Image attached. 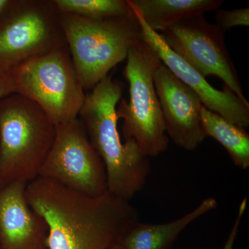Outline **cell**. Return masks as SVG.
<instances>
[{
    "mask_svg": "<svg viewBox=\"0 0 249 249\" xmlns=\"http://www.w3.org/2000/svg\"><path fill=\"white\" fill-rule=\"evenodd\" d=\"M26 196L48 224L47 249H111L139 221L129 201L109 192L89 196L37 177L28 183Z\"/></svg>",
    "mask_w": 249,
    "mask_h": 249,
    "instance_id": "cell-1",
    "label": "cell"
},
{
    "mask_svg": "<svg viewBox=\"0 0 249 249\" xmlns=\"http://www.w3.org/2000/svg\"><path fill=\"white\" fill-rule=\"evenodd\" d=\"M124 88L108 75L86 93L78 118L106 166L108 192L130 201L145 186L151 166L133 140L121 141L116 107Z\"/></svg>",
    "mask_w": 249,
    "mask_h": 249,
    "instance_id": "cell-2",
    "label": "cell"
},
{
    "mask_svg": "<svg viewBox=\"0 0 249 249\" xmlns=\"http://www.w3.org/2000/svg\"><path fill=\"white\" fill-rule=\"evenodd\" d=\"M59 21L77 76L85 90L92 89L114 67L126 60L129 49L142 37L136 15L93 19L59 14Z\"/></svg>",
    "mask_w": 249,
    "mask_h": 249,
    "instance_id": "cell-3",
    "label": "cell"
},
{
    "mask_svg": "<svg viewBox=\"0 0 249 249\" xmlns=\"http://www.w3.org/2000/svg\"><path fill=\"white\" fill-rule=\"evenodd\" d=\"M55 125L43 109L18 93L0 100V177L29 183L53 145Z\"/></svg>",
    "mask_w": 249,
    "mask_h": 249,
    "instance_id": "cell-4",
    "label": "cell"
},
{
    "mask_svg": "<svg viewBox=\"0 0 249 249\" xmlns=\"http://www.w3.org/2000/svg\"><path fill=\"white\" fill-rule=\"evenodd\" d=\"M126 60L124 76L129 83V99L121 98L116 117L123 120L124 140H133L145 157H157L169 144L155 85L162 62L142 37L129 49Z\"/></svg>",
    "mask_w": 249,
    "mask_h": 249,
    "instance_id": "cell-5",
    "label": "cell"
},
{
    "mask_svg": "<svg viewBox=\"0 0 249 249\" xmlns=\"http://www.w3.org/2000/svg\"><path fill=\"white\" fill-rule=\"evenodd\" d=\"M12 73L16 93L38 105L55 125L78 117L86 93L67 45L25 62Z\"/></svg>",
    "mask_w": 249,
    "mask_h": 249,
    "instance_id": "cell-6",
    "label": "cell"
},
{
    "mask_svg": "<svg viewBox=\"0 0 249 249\" xmlns=\"http://www.w3.org/2000/svg\"><path fill=\"white\" fill-rule=\"evenodd\" d=\"M65 45L53 0H11L0 16V73Z\"/></svg>",
    "mask_w": 249,
    "mask_h": 249,
    "instance_id": "cell-7",
    "label": "cell"
},
{
    "mask_svg": "<svg viewBox=\"0 0 249 249\" xmlns=\"http://www.w3.org/2000/svg\"><path fill=\"white\" fill-rule=\"evenodd\" d=\"M38 177L89 196L108 192L106 166L79 118L55 125L53 145Z\"/></svg>",
    "mask_w": 249,
    "mask_h": 249,
    "instance_id": "cell-8",
    "label": "cell"
},
{
    "mask_svg": "<svg viewBox=\"0 0 249 249\" xmlns=\"http://www.w3.org/2000/svg\"><path fill=\"white\" fill-rule=\"evenodd\" d=\"M165 44L205 78L216 76L246 103L242 84L228 52L224 32L204 15L178 22L160 34Z\"/></svg>",
    "mask_w": 249,
    "mask_h": 249,
    "instance_id": "cell-9",
    "label": "cell"
},
{
    "mask_svg": "<svg viewBox=\"0 0 249 249\" xmlns=\"http://www.w3.org/2000/svg\"><path fill=\"white\" fill-rule=\"evenodd\" d=\"M155 85L168 138L184 150H196L206 137L200 98L163 63L156 71Z\"/></svg>",
    "mask_w": 249,
    "mask_h": 249,
    "instance_id": "cell-10",
    "label": "cell"
},
{
    "mask_svg": "<svg viewBox=\"0 0 249 249\" xmlns=\"http://www.w3.org/2000/svg\"><path fill=\"white\" fill-rule=\"evenodd\" d=\"M134 13L141 25L142 38L158 54L162 63L198 95L203 106L241 128H248L249 103L241 100L225 85L222 90L214 88L199 72L173 52L160 34L150 29L142 18Z\"/></svg>",
    "mask_w": 249,
    "mask_h": 249,
    "instance_id": "cell-11",
    "label": "cell"
},
{
    "mask_svg": "<svg viewBox=\"0 0 249 249\" xmlns=\"http://www.w3.org/2000/svg\"><path fill=\"white\" fill-rule=\"evenodd\" d=\"M27 184L0 186V249H47L48 224L28 203Z\"/></svg>",
    "mask_w": 249,
    "mask_h": 249,
    "instance_id": "cell-12",
    "label": "cell"
},
{
    "mask_svg": "<svg viewBox=\"0 0 249 249\" xmlns=\"http://www.w3.org/2000/svg\"><path fill=\"white\" fill-rule=\"evenodd\" d=\"M217 206V200L210 197L189 213L172 222L155 224L139 221L129 228L119 244L124 249H169L186 228Z\"/></svg>",
    "mask_w": 249,
    "mask_h": 249,
    "instance_id": "cell-13",
    "label": "cell"
},
{
    "mask_svg": "<svg viewBox=\"0 0 249 249\" xmlns=\"http://www.w3.org/2000/svg\"><path fill=\"white\" fill-rule=\"evenodd\" d=\"M147 27L162 34L178 22L219 9L222 0H127Z\"/></svg>",
    "mask_w": 249,
    "mask_h": 249,
    "instance_id": "cell-14",
    "label": "cell"
},
{
    "mask_svg": "<svg viewBox=\"0 0 249 249\" xmlns=\"http://www.w3.org/2000/svg\"><path fill=\"white\" fill-rule=\"evenodd\" d=\"M201 120L206 137L219 142L227 150L236 166L242 170L248 169L249 135L245 129L206 109L204 106L201 109Z\"/></svg>",
    "mask_w": 249,
    "mask_h": 249,
    "instance_id": "cell-15",
    "label": "cell"
},
{
    "mask_svg": "<svg viewBox=\"0 0 249 249\" xmlns=\"http://www.w3.org/2000/svg\"><path fill=\"white\" fill-rule=\"evenodd\" d=\"M59 14L76 15L93 19L133 17L127 0H53Z\"/></svg>",
    "mask_w": 249,
    "mask_h": 249,
    "instance_id": "cell-16",
    "label": "cell"
},
{
    "mask_svg": "<svg viewBox=\"0 0 249 249\" xmlns=\"http://www.w3.org/2000/svg\"><path fill=\"white\" fill-rule=\"evenodd\" d=\"M217 25L223 31L235 27H249V9H237L232 11L217 10Z\"/></svg>",
    "mask_w": 249,
    "mask_h": 249,
    "instance_id": "cell-17",
    "label": "cell"
},
{
    "mask_svg": "<svg viewBox=\"0 0 249 249\" xmlns=\"http://www.w3.org/2000/svg\"><path fill=\"white\" fill-rule=\"evenodd\" d=\"M247 198L242 200V202L239 207L238 213H237V217H236L235 222H234L233 226H232L230 234L225 245L222 249H233L234 245H235L236 239H237V234H238L239 229L240 227L241 221L242 218L243 217L244 213H245L246 209H247Z\"/></svg>",
    "mask_w": 249,
    "mask_h": 249,
    "instance_id": "cell-18",
    "label": "cell"
},
{
    "mask_svg": "<svg viewBox=\"0 0 249 249\" xmlns=\"http://www.w3.org/2000/svg\"><path fill=\"white\" fill-rule=\"evenodd\" d=\"M14 93L16 88L12 72L0 73V100Z\"/></svg>",
    "mask_w": 249,
    "mask_h": 249,
    "instance_id": "cell-19",
    "label": "cell"
},
{
    "mask_svg": "<svg viewBox=\"0 0 249 249\" xmlns=\"http://www.w3.org/2000/svg\"><path fill=\"white\" fill-rule=\"evenodd\" d=\"M11 2V0H0V16Z\"/></svg>",
    "mask_w": 249,
    "mask_h": 249,
    "instance_id": "cell-20",
    "label": "cell"
},
{
    "mask_svg": "<svg viewBox=\"0 0 249 249\" xmlns=\"http://www.w3.org/2000/svg\"><path fill=\"white\" fill-rule=\"evenodd\" d=\"M111 249H124V247H122V246H121L120 245V244H119V245L115 246V247H114V248Z\"/></svg>",
    "mask_w": 249,
    "mask_h": 249,
    "instance_id": "cell-21",
    "label": "cell"
},
{
    "mask_svg": "<svg viewBox=\"0 0 249 249\" xmlns=\"http://www.w3.org/2000/svg\"><path fill=\"white\" fill-rule=\"evenodd\" d=\"M5 183L4 180L2 179V178L0 177V186H2V185H4Z\"/></svg>",
    "mask_w": 249,
    "mask_h": 249,
    "instance_id": "cell-22",
    "label": "cell"
}]
</instances>
